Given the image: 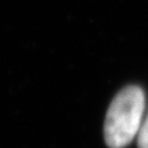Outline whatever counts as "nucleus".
Segmentation results:
<instances>
[{
	"instance_id": "obj_1",
	"label": "nucleus",
	"mask_w": 148,
	"mask_h": 148,
	"mask_svg": "<svg viewBox=\"0 0 148 148\" xmlns=\"http://www.w3.org/2000/svg\"><path fill=\"white\" fill-rule=\"evenodd\" d=\"M145 96L137 85L119 90L111 101L104 122V140L110 148H123L138 136L143 125Z\"/></svg>"
},
{
	"instance_id": "obj_2",
	"label": "nucleus",
	"mask_w": 148,
	"mask_h": 148,
	"mask_svg": "<svg viewBox=\"0 0 148 148\" xmlns=\"http://www.w3.org/2000/svg\"><path fill=\"white\" fill-rule=\"evenodd\" d=\"M137 144L138 148H148V114L143 121V125H141V129L138 133Z\"/></svg>"
}]
</instances>
